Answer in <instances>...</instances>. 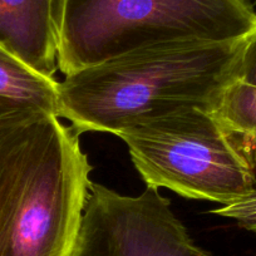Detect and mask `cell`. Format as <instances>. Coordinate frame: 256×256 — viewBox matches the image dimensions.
I'll return each mask as SVG.
<instances>
[{"instance_id":"cell-1","label":"cell","mask_w":256,"mask_h":256,"mask_svg":"<svg viewBox=\"0 0 256 256\" xmlns=\"http://www.w3.org/2000/svg\"><path fill=\"white\" fill-rule=\"evenodd\" d=\"M245 38L161 44L64 76L56 114L77 134L117 136L190 110L212 112L238 80Z\"/></svg>"},{"instance_id":"cell-2","label":"cell","mask_w":256,"mask_h":256,"mask_svg":"<svg viewBox=\"0 0 256 256\" xmlns=\"http://www.w3.org/2000/svg\"><path fill=\"white\" fill-rule=\"evenodd\" d=\"M80 134L46 110L0 120V256H72L90 192Z\"/></svg>"},{"instance_id":"cell-3","label":"cell","mask_w":256,"mask_h":256,"mask_svg":"<svg viewBox=\"0 0 256 256\" xmlns=\"http://www.w3.org/2000/svg\"><path fill=\"white\" fill-rule=\"evenodd\" d=\"M255 26L248 0H64L58 70L70 76L167 43L238 40Z\"/></svg>"},{"instance_id":"cell-4","label":"cell","mask_w":256,"mask_h":256,"mask_svg":"<svg viewBox=\"0 0 256 256\" xmlns=\"http://www.w3.org/2000/svg\"><path fill=\"white\" fill-rule=\"evenodd\" d=\"M117 136L127 144L147 186L166 187L186 198L221 206L256 187L250 160L211 112L190 110Z\"/></svg>"},{"instance_id":"cell-5","label":"cell","mask_w":256,"mask_h":256,"mask_svg":"<svg viewBox=\"0 0 256 256\" xmlns=\"http://www.w3.org/2000/svg\"><path fill=\"white\" fill-rule=\"evenodd\" d=\"M72 256H215L192 240L158 188L137 196L92 182Z\"/></svg>"},{"instance_id":"cell-6","label":"cell","mask_w":256,"mask_h":256,"mask_svg":"<svg viewBox=\"0 0 256 256\" xmlns=\"http://www.w3.org/2000/svg\"><path fill=\"white\" fill-rule=\"evenodd\" d=\"M64 0H0V44L48 78L58 70Z\"/></svg>"},{"instance_id":"cell-7","label":"cell","mask_w":256,"mask_h":256,"mask_svg":"<svg viewBox=\"0 0 256 256\" xmlns=\"http://www.w3.org/2000/svg\"><path fill=\"white\" fill-rule=\"evenodd\" d=\"M56 110L58 80L39 74L0 44V120L24 110L56 114Z\"/></svg>"},{"instance_id":"cell-8","label":"cell","mask_w":256,"mask_h":256,"mask_svg":"<svg viewBox=\"0 0 256 256\" xmlns=\"http://www.w3.org/2000/svg\"><path fill=\"white\" fill-rule=\"evenodd\" d=\"M211 113L230 132L241 150L256 144V87L234 80Z\"/></svg>"},{"instance_id":"cell-9","label":"cell","mask_w":256,"mask_h":256,"mask_svg":"<svg viewBox=\"0 0 256 256\" xmlns=\"http://www.w3.org/2000/svg\"><path fill=\"white\" fill-rule=\"evenodd\" d=\"M212 214L232 218L244 228L256 234V187L240 200L212 210Z\"/></svg>"},{"instance_id":"cell-10","label":"cell","mask_w":256,"mask_h":256,"mask_svg":"<svg viewBox=\"0 0 256 256\" xmlns=\"http://www.w3.org/2000/svg\"><path fill=\"white\" fill-rule=\"evenodd\" d=\"M238 80L256 87V26L245 38Z\"/></svg>"},{"instance_id":"cell-11","label":"cell","mask_w":256,"mask_h":256,"mask_svg":"<svg viewBox=\"0 0 256 256\" xmlns=\"http://www.w3.org/2000/svg\"><path fill=\"white\" fill-rule=\"evenodd\" d=\"M242 151L245 152L246 156L248 157V160H250L251 164H252L254 170H255V174H256V144H248V146L244 147Z\"/></svg>"},{"instance_id":"cell-12","label":"cell","mask_w":256,"mask_h":256,"mask_svg":"<svg viewBox=\"0 0 256 256\" xmlns=\"http://www.w3.org/2000/svg\"><path fill=\"white\" fill-rule=\"evenodd\" d=\"M254 4H255V6H256V0H255V3H254Z\"/></svg>"}]
</instances>
